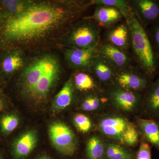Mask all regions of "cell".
Wrapping results in <instances>:
<instances>
[{"instance_id":"8992f818","label":"cell","mask_w":159,"mask_h":159,"mask_svg":"<svg viewBox=\"0 0 159 159\" xmlns=\"http://www.w3.org/2000/svg\"><path fill=\"white\" fill-rule=\"evenodd\" d=\"M60 71L58 60L51 55L44 73L29 96L38 100L46 99L57 82Z\"/></svg>"},{"instance_id":"7c38bea8","label":"cell","mask_w":159,"mask_h":159,"mask_svg":"<svg viewBox=\"0 0 159 159\" xmlns=\"http://www.w3.org/2000/svg\"><path fill=\"white\" fill-rule=\"evenodd\" d=\"M97 48L88 49L67 48L64 51L65 57L69 65L72 68L89 70L98 53Z\"/></svg>"},{"instance_id":"5bb4252c","label":"cell","mask_w":159,"mask_h":159,"mask_svg":"<svg viewBox=\"0 0 159 159\" xmlns=\"http://www.w3.org/2000/svg\"><path fill=\"white\" fill-rule=\"evenodd\" d=\"M84 18L93 20L99 27L107 29L122 21L124 17L117 8L101 5L97 6L92 16Z\"/></svg>"},{"instance_id":"44dd1931","label":"cell","mask_w":159,"mask_h":159,"mask_svg":"<svg viewBox=\"0 0 159 159\" xmlns=\"http://www.w3.org/2000/svg\"><path fill=\"white\" fill-rule=\"evenodd\" d=\"M84 70L77 71L73 77L74 89L81 92L94 91L98 87L96 79Z\"/></svg>"},{"instance_id":"30bf717a","label":"cell","mask_w":159,"mask_h":159,"mask_svg":"<svg viewBox=\"0 0 159 159\" xmlns=\"http://www.w3.org/2000/svg\"><path fill=\"white\" fill-rule=\"evenodd\" d=\"M106 42L128 54L131 48L130 31L126 21H121L106 29Z\"/></svg>"},{"instance_id":"836d02e7","label":"cell","mask_w":159,"mask_h":159,"mask_svg":"<svg viewBox=\"0 0 159 159\" xmlns=\"http://www.w3.org/2000/svg\"><path fill=\"white\" fill-rule=\"evenodd\" d=\"M38 159H51L49 157L47 156H43L40 157Z\"/></svg>"},{"instance_id":"1f68e13d","label":"cell","mask_w":159,"mask_h":159,"mask_svg":"<svg viewBox=\"0 0 159 159\" xmlns=\"http://www.w3.org/2000/svg\"><path fill=\"white\" fill-rule=\"evenodd\" d=\"M4 80H4V78H3L2 74L1 69H0V85L3 83V82H4Z\"/></svg>"},{"instance_id":"4fadbf2b","label":"cell","mask_w":159,"mask_h":159,"mask_svg":"<svg viewBox=\"0 0 159 159\" xmlns=\"http://www.w3.org/2000/svg\"><path fill=\"white\" fill-rule=\"evenodd\" d=\"M109 93V98L117 108L125 111H130L136 108L141 100L139 93L125 90L116 84Z\"/></svg>"},{"instance_id":"ffe728a7","label":"cell","mask_w":159,"mask_h":159,"mask_svg":"<svg viewBox=\"0 0 159 159\" xmlns=\"http://www.w3.org/2000/svg\"><path fill=\"white\" fill-rule=\"evenodd\" d=\"M74 90L73 77H71L54 98L53 104L54 111H60L70 105L74 98Z\"/></svg>"},{"instance_id":"f1b7e54d","label":"cell","mask_w":159,"mask_h":159,"mask_svg":"<svg viewBox=\"0 0 159 159\" xmlns=\"http://www.w3.org/2000/svg\"><path fill=\"white\" fill-rule=\"evenodd\" d=\"M100 103V98L97 94H90L84 99L81 108L87 111H92L99 108Z\"/></svg>"},{"instance_id":"cb8c5ba5","label":"cell","mask_w":159,"mask_h":159,"mask_svg":"<svg viewBox=\"0 0 159 159\" xmlns=\"http://www.w3.org/2000/svg\"><path fill=\"white\" fill-rule=\"evenodd\" d=\"M105 155L107 159H134L128 150L121 145L115 144L107 145Z\"/></svg>"},{"instance_id":"3957f363","label":"cell","mask_w":159,"mask_h":159,"mask_svg":"<svg viewBox=\"0 0 159 159\" xmlns=\"http://www.w3.org/2000/svg\"><path fill=\"white\" fill-rule=\"evenodd\" d=\"M100 27L93 20L84 18L70 29L65 41L69 48H97L100 42Z\"/></svg>"},{"instance_id":"9c48e42d","label":"cell","mask_w":159,"mask_h":159,"mask_svg":"<svg viewBox=\"0 0 159 159\" xmlns=\"http://www.w3.org/2000/svg\"><path fill=\"white\" fill-rule=\"evenodd\" d=\"M97 51L117 72L133 66L132 61L128 54L106 42H100Z\"/></svg>"},{"instance_id":"7402d4cb","label":"cell","mask_w":159,"mask_h":159,"mask_svg":"<svg viewBox=\"0 0 159 159\" xmlns=\"http://www.w3.org/2000/svg\"><path fill=\"white\" fill-rule=\"evenodd\" d=\"M105 146L101 139L94 136L87 143V155L89 159H102L105 155Z\"/></svg>"},{"instance_id":"277c9868","label":"cell","mask_w":159,"mask_h":159,"mask_svg":"<svg viewBox=\"0 0 159 159\" xmlns=\"http://www.w3.org/2000/svg\"><path fill=\"white\" fill-rule=\"evenodd\" d=\"M49 137L53 146L62 155H73L77 150V138L73 131L61 122H53L49 126Z\"/></svg>"},{"instance_id":"83f0119b","label":"cell","mask_w":159,"mask_h":159,"mask_svg":"<svg viewBox=\"0 0 159 159\" xmlns=\"http://www.w3.org/2000/svg\"><path fill=\"white\" fill-rule=\"evenodd\" d=\"M73 120L77 130L83 133L88 132L93 126L90 119L84 114H77L74 116Z\"/></svg>"},{"instance_id":"d6986e66","label":"cell","mask_w":159,"mask_h":159,"mask_svg":"<svg viewBox=\"0 0 159 159\" xmlns=\"http://www.w3.org/2000/svg\"><path fill=\"white\" fill-rule=\"evenodd\" d=\"M145 92L143 102L145 110L152 116L159 118V73L156 80Z\"/></svg>"},{"instance_id":"d6a6232c","label":"cell","mask_w":159,"mask_h":159,"mask_svg":"<svg viewBox=\"0 0 159 159\" xmlns=\"http://www.w3.org/2000/svg\"><path fill=\"white\" fill-rule=\"evenodd\" d=\"M157 66L158 70L159 73V56H158L157 58Z\"/></svg>"},{"instance_id":"52a82bcc","label":"cell","mask_w":159,"mask_h":159,"mask_svg":"<svg viewBox=\"0 0 159 159\" xmlns=\"http://www.w3.org/2000/svg\"><path fill=\"white\" fill-rule=\"evenodd\" d=\"M51 56L46 55L35 59L23 71L20 84L23 93H31L44 73Z\"/></svg>"},{"instance_id":"f546056e","label":"cell","mask_w":159,"mask_h":159,"mask_svg":"<svg viewBox=\"0 0 159 159\" xmlns=\"http://www.w3.org/2000/svg\"><path fill=\"white\" fill-rule=\"evenodd\" d=\"M137 159H151V150L150 145L146 141H142L140 144Z\"/></svg>"},{"instance_id":"2e32d148","label":"cell","mask_w":159,"mask_h":159,"mask_svg":"<svg viewBox=\"0 0 159 159\" xmlns=\"http://www.w3.org/2000/svg\"><path fill=\"white\" fill-rule=\"evenodd\" d=\"M128 123L121 117H107L100 121L99 128L103 134L123 144V134Z\"/></svg>"},{"instance_id":"4316f807","label":"cell","mask_w":159,"mask_h":159,"mask_svg":"<svg viewBox=\"0 0 159 159\" xmlns=\"http://www.w3.org/2000/svg\"><path fill=\"white\" fill-rule=\"evenodd\" d=\"M139 140V134L136 127L132 123L128 122L123 134V144L129 146H134Z\"/></svg>"},{"instance_id":"603a6c76","label":"cell","mask_w":159,"mask_h":159,"mask_svg":"<svg viewBox=\"0 0 159 159\" xmlns=\"http://www.w3.org/2000/svg\"><path fill=\"white\" fill-rule=\"evenodd\" d=\"M91 6H107L117 8L121 12L124 19L128 16L130 11L128 6V1L126 0H93L90 1Z\"/></svg>"},{"instance_id":"9a60e30c","label":"cell","mask_w":159,"mask_h":159,"mask_svg":"<svg viewBox=\"0 0 159 159\" xmlns=\"http://www.w3.org/2000/svg\"><path fill=\"white\" fill-rule=\"evenodd\" d=\"M38 142L36 131H27L15 140L12 146V155L15 159H23L33 151Z\"/></svg>"},{"instance_id":"6da1fadb","label":"cell","mask_w":159,"mask_h":159,"mask_svg":"<svg viewBox=\"0 0 159 159\" xmlns=\"http://www.w3.org/2000/svg\"><path fill=\"white\" fill-rule=\"evenodd\" d=\"M89 6V2L69 1L60 5L33 2L17 14L0 13V54L41 39Z\"/></svg>"},{"instance_id":"d4e9b609","label":"cell","mask_w":159,"mask_h":159,"mask_svg":"<svg viewBox=\"0 0 159 159\" xmlns=\"http://www.w3.org/2000/svg\"><path fill=\"white\" fill-rule=\"evenodd\" d=\"M19 123L18 117L12 114H6L0 119V128L3 134L8 135L16 129Z\"/></svg>"},{"instance_id":"4dcf8cb0","label":"cell","mask_w":159,"mask_h":159,"mask_svg":"<svg viewBox=\"0 0 159 159\" xmlns=\"http://www.w3.org/2000/svg\"><path fill=\"white\" fill-rule=\"evenodd\" d=\"M6 107V102L5 97L0 91V112L2 111Z\"/></svg>"},{"instance_id":"ba28073f","label":"cell","mask_w":159,"mask_h":159,"mask_svg":"<svg viewBox=\"0 0 159 159\" xmlns=\"http://www.w3.org/2000/svg\"><path fill=\"white\" fill-rule=\"evenodd\" d=\"M128 6L146 29L159 20V0H130Z\"/></svg>"},{"instance_id":"7a4b0ae2","label":"cell","mask_w":159,"mask_h":159,"mask_svg":"<svg viewBox=\"0 0 159 159\" xmlns=\"http://www.w3.org/2000/svg\"><path fill=\"white\" fill-rule=\"evenodd\" d=\"M125 20L130 31L131 48L138 66L152 80L159 72L157 57L146 29L130 10Z\"/></svg>"},{"instance_id":"5b68a950","label":"cell","mask_w":159,"mask_h":159,"mask_svg":"<svg viewBox=\"0 0 159 159\" xmlns=\"http://www.w3.org/2000/svg\"><path fill=\"white\" fill-rule=\"evenodd\" d=\"M152 80L139 67H130L116 73L115 84L125 90L139 93L147 89Z\"/></svg>"},{"instance_id":"ac0fdd59","label":"cell","mask_w":159,"mask_h":159,"mask_svg":"<svg viewBox=\"0 0 159 159\" xmlns=\"http://www.w3.org/2000/svg\"><path fill=\"white\" fill-rule=\"evenodd\" d=\"M139 130L145 141L159 150V123L153 119L138 118Z\"/></svg>"},{"instance_id":"8fae6325","label":"cell","mask_w":159,"mask_h":159,"mask_svg":"<svg viewBox=\"0 0 159 159\" xmlns=\"http://www.w3.org/2000/svg\"><path fill=\"white\" fill-rule=\"evenodd\" d=\"M24 64V54L20 48L9 49L0 54V69L4 80L17 73Z\"/></svg>"},{"instance_id":"484cf974","label":"cell","mask_w":159,"mask_h":159,"mask_svg":"<svg viewBox=\"0 0 159 159\" xmlns=\"http://www.w3.org/2000/svg\"><path fill=\"white\" fill-rule=\"evenodd\" d=\"M157 58L159 56V20L146 29Z\"/></svg>"},{"instance_id":"e575fe53","label":"cell","mask_w":159,"mask_h":159,"mask_svg":"<svg viewBox=\"0 0 159 159\" xmlns=\"http://www.w3.org/2000/svg\"><path fill=\"white\" fill-rule=\"evenodd\" d=\"M0 159H2V157H1V156H0Z\"/></svg>"},{"instance_id":"e0dca14e","label":"cell","mask_w":159,"mask_h":159,"mask_svg":"<svg viewBox=\"0 0 159 159\" xmlns=\"http://www.w3.org/2000/svg\"><path fill=\"white\" fill-rule=\"evenodd\" d=\"M95 79L101 83H115L117 71L97 53L89 69Z\"/></svg>"}]
</instances>
